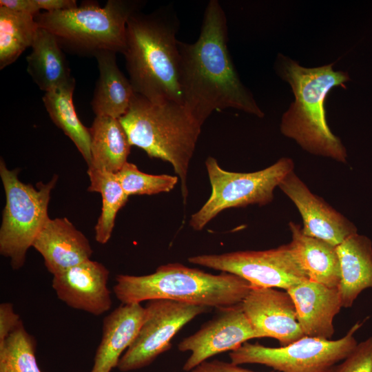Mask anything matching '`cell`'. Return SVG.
<instances>
[{"mask_svg": "<svg viewBox=\"0 0 372 372\" xmlns=\"http://www.w3.org/2000/svg\"><path fill=\"white\" fill-rule=\"evenodd\" d=\"M31 48L27 71L40 90L47 92L75 82L54 34L39 28Z\"/></svg>", "mask_w": 372, "mask_h": 372, "instance_id": "7402d4cb", "label": "cell"}, {"mask_svg": "<svg viewBox=\"0 0 372 372\" xmlns=\"http://www.w3.org/2000/svg\"><path fill=\"white\" fill-rule=\"evenodd\" d=\"M219 313L178 345L180 351H191L183 369L191 371L216 354L234 351L254 338H263L245 313L241 303L218 309Z\"/></svg>", "mask_w": 372, "mask_h": 372, "instance_id": "7c38bea8", "label": "cell"}, {"mask_svg": "<svg viewBox=\"0 0 372 372\" xmlns=\"http://www.w3.org/2000/svg\"><path fill=\"white\" fill-rule=\"evenodd\" d=\"M0 6L14 12L30 14L34 17L41 10L36 0H1Z\"/></svg>", "mask_w": 372, "mask_h": 372, "instance_id": "1f68e13d", "label": "cell"}, {"mask_svg": "<svg viewBox=\"0 0 372 372\" xmlns=\"http://www.w3.org/2000/svg\"><path fill=\"white\" fill-rule=\"evenodd\" d=\"M336 248L341 269L338 289L342 308H349L364 290L372 288V242L357 233Z\"/></svg>", "mask_w": 372, "mask_h": 372, "instance_id": "d6986e66", "label": "cell"}, {"mask_svg": "<svg viewBox=\"0 0 372 372\" xmlns=\"http://www.w3.org/2000/svg\"><path fill=\"white\" fill-rule=\"evenodd\" d=\"M329 372H372V337L359 342L354 350Z\"/></svg>", "mask_w": 372, "mask_h": 372, "instance_id": "f1b7e54d", "label": "cell"}, {"mask_svg": "<svg viewBox=\"0 0 372 372\" xmlns=\"http://www.w3.org/2000/svg\"><path fill=\"white\" fill-rule=\"evenodd\" d=\"M190 263L236 275L251 286L289 288L309 280L290 244L265 251H239L188 258Z\"/></svg>", "mask_w": 372, "mask_h": 372, "instance_id": "30bf717a", "label": "cell"}, {"mask_svg": "<svg viewBox=\"0 0 372 372\" xmlns=\"http://www.w3.org/2000/svg\"><path fill=\"white\" fill-rule=\"evenodd\" d=\"M21 322L10 302L0 304V346Z\"/></svg>", "mask_w": 372, "mask_h": 372, "instance_id": "f546056e", "label": "cell"}, {"mask_svg": "<svg viewBox=\"0 0 372 372\" xmlns=\"http://www.w3.org/2000/svg\"><path fill=\"white\" fill-rule=\"evenodd\" d=\"M119 121L132 146L172 165L180 180L185 203L189 165L203 125L181 103H154L136 92L129 110Z\"/></svg>", "mask_w": 372, "mask_h": 372, "instance_id": "5b68a950", "label": "cell"}, {"mask_svg": "<svg viewBox=\"0 0 372 372\" xmlns=\"http://www.w3.org/2000/svg\"><path fill=\"white\" fill-rule=\"evenodd\" d=\"M191 372H256L242 368L231 362L217 360L211 362L205 361L196 366ZM273 372V371H272Z\"/></svg>", "mask_w": 372, "mask_h": 372, "instance_id": "4dcf8cb0", "label": "cell"}, {"mask_svg": "<svg viewBox=\"0 0 372 372\" xmlns=\"http://www.w3.org/2000/svg\"><path fill=\"white\" fill-rule=\"evenodd\" d=\"M145 309L139 332L117 365L121 371L136 370L151 364L171 348L172 338L183 326L211 308L170 300H152Z\"/></svg>", "mask_w": 372, "mask_h": 372, "instance_id": "8fae6325", "label": "cell"}, {"mask_svg": "<svg viewBox=\"0 0 372 372\" xmlns=\"http://www.w3.org/2000/svg\"><path fill=\"white\" fill-rule=\"evenodd\" d=\"M278 187L300 212L304 234L337 247L348 237L358 233L351 222L313 194L293 171L283 178Z\"/></svg>", "mask_w": 372, "mask_h": 372, "instance_id": "5bb4252c", "label": "cell"}, {"mask_svg": "<svg viewBox=\"0 0 372 372\" xmlns=\"http://www.w3.org/2000/svg\"><path fill=\"white\" fill-rule=\"evenodd\" d=\"M145 1H84L71 10L39 13L34 17L39 28L54 34L62 49L79 55L93 56L101 51L123 52L126 26L130 16L141 11Z\"/></svg>", "mask_w": 372, "mask_h": 372, "instance_id": "8992f818", "label": "cell"}, {"mask_svg": "<svg viewBox=\"0 0 372 372\" xmlns=\"http://www.w3.org/2000/svg\"><path fill=\"white\" fill-rule=\"evenodd\" d=\"M205 166L211 187L209 199L189 220L196 231L205 226L220 211L249 205H265L273 198V191L283 178L293 171V162L283 157L271 166L254 172L240 173L224 170L216 159L209 156Z\"/></svg>", "mask_w": 372, "mask_h": 372, "instance_id": "ba28073f", "label": "cell"}, {"mask_svg": "<svg viewBox=\"0 0 372 372\" xmlns=\"http://www.w3.org/2000/svg\"><path fill=\"white\" fill-rule=\"evenodd\" d=\"M241 305L263 338H275L281 347L305 336L298 321L294 302L286 290L251 286Z\"/></svg>", "mask_w": 372, "mask_h": 372, "instance_id": "4fadbf2b", "label": "cell"}, {"mask_svg": "<svg viewBox=\"0 0 372 372\" xmlns=\"http://www.w3.org/2000/svg\"><path fill=\"white\" fill-rule=\"evenodd\" d=\"M115 174L128 196L134 194L152 195L169 192L178 181L177 176L146 174L140 171L136 165L128 162Z\"/></svg>", "mask_w": 372, "mask_h": 372, "instance_id": "83f0119b", "label": "cell"}, {"mask_svg": "<svg viewBox=\"0 0 372 372\" xmlns=\"http://www.w3.org/2000/svg\"><path fill=\"white\" fill-rule=\"evenodd\" d=\"M364 322H356L338 340L304 336L279 347L246 342L229 355L231 362L237 365L259 364L279 372H329L356 347L358 342L354 335Z\"/></svg>", "mask_w": 372, "mask_h": 372, "instance_id": "9c48e42d", "label": "cell"}, {"mask_svg": "<svg viewBox=\"0 0 372 372\" xmlns=\"http://www.w3.org/2000/svg\"><path fill=\"white\" fill-rule=\"evenodd\" d=\"M94 57L99 77L91 101L92 110L96 116L119 119L129 110L135 92L130 80L116 64V52L101 51Z\"/></svg>", "mask_w": 372, "mask_h": 372, "instance_id": "44dd1931", "label": "cell"}, {"mask_svg": "<svg viewBox=\"0 0 372 372\" xmlns=\"http://www.w3.org/2000/svg\"><path fill=\"white\" fill-rule=\"evenodd\" d=\"M287 291L304 335L330 340L335 331L333 319L342 308L338 288L307 280Z\"/></svg>", "mask_w": 372, "mask_h": 372, "instance_id": "e0dca14e", "label": "cell"}, {"mask_svg": "<svg viewBox=\"0 0 372 372\" xmlns=\"http://www.w3.org/2000/svg\"><path fill=\"white\" fill-rule=\"evenodd\" d=\"M75 82L47 92L42 100L53 123L68 136L83 156L87 166L91 163L90 134L77 116L73 104Z\"/></svg>", "mask_w": 372, "mask_h": 372, "instance_id": "cb8c5ba5", "label": "cell"}, {"mask_svg": "<svg viewBox=\"0 0 372 372\" xmlns=\"http://www.w3.org/2000/svg\"><path fill=\"white\" fill-rule=\"evenodd\" d=\"M40 10L46 12H56L77 8L75 0H36Z\"/></svg>", "mask_w": 372, "mask_h": 372, "instance_id": "d6a6232c", "label": "cell"}, {"mask_svg": "<svg viewBox=\"0 0 372 372\" xmlns=\"http://www.w3.org/2000/svg\"><path fill=\"white\" fill-rule=\"evenodd\" d=\"M333 65L304 68L282 54L278 55L276 72L290 85L295 97L282 115L280 131L308 152L345 163L346 149L327 121L325 101L334 87L346 89L344 83L350 77L346 72L333 70Z\"/></svg>", "mask_w": 372, "mask_h": 372, "instance_id": "3957f363", "label": "cell"}, {"mask_svg": "<svg viewBox=\"0 0 372 372\" xmlns=\"http://www.w3.org/2000/svg\"><path fill=\"white\" fill-rule=\"evenodd\" d=\"M227 25L217 0L208 2L197 41H178L179 85L183 106L200 124L214 111L234 108L263 117L242 84L227 48Z\"/></svg>", "mask_w": 372, "mask_h": 372, "instance_id": "6da1fadb", "label": "cell"}, {"mask_svg": "<svg viewBox=\"0 0 372 372\" xmlns=\"http://www.w3.org/2000/svg\"><path fill=\"white\" fill-rule=\"evenodd\" d=\"M109 276L103 264L90 259L53 276L52 286L68 306L100 316L112 306Z\"/></svg>", "mask_w": 372, "mask_h": 372, "instance_id": "9a60e30c", "label": "cell"}, {"mask_svg": "<svg viewBox=\"0 0 372 372\" xmlns=\"http://www.w3.org/2000/svg\"><path fill=\"white\" fill-rule=\"evenodd\" d=\"M179 20L172 6L134 12L126 26L123 54L134 92L154 103L183 104L179 85Z\"/></svg>", "mask_w": 372, "mask_h": 372, "instance_id": "7a4b0ae2", "label": "cell"}, {"mask_svg": "<svg viewBox=\"0 0 372 372\" xmlns=\"http://www.w3.org/2000/svg\"><path fill=\"white\" fill-rule=\"evenodd\" d=\"M292 251L309 280L330 288H338L341 269L336 247L304 234L300 225L289 224Z\"/></svg>", "mask_w": 372, "mask_h": 372, "instance_id": "ffe728a7", "label": "cell"}, {"mask_svg": "<svg viewBox=\"0 0 372 372\" xmlns=\"http://www.w3.org/2000/svg\"><path fill=\"white\" fill-rule=\"evenodd\" d=\"M89 131L91 163L88 167L117 173L127 162L132 147L119 119L97 116Z\"/></svg>", "mask_w": 372, "mask_h": 372, "instance_id": "603a6c76", "label": "cell"}, {"mask_svg": "<svg viewBox=\"0 0 372 372\" xmlns=\"http://www.w3.org/2000/svg\"><path fill=\"white\" fill-rule=\"evenodd\" d=\"M145 309L140 303L122 304L103 322V333L90 372H110L132 345L143 323Z\"/></svg>", "mask_w": 372, "mask_h": 372, "instance_id": "ac0fdd59", "label": "cell"}, {"mask_svg": "<svg viewBox=\"0 0 372 372\" xmlns=\"http://www.w3.org/2000/svg\"><path fill=\"white\" fill-rule=\"evenodd\" d=\"M39 26L34 17L0 6V69L32 47Z\"/></svg>", "mask_w": 372, "mask_h": 372, "instance_id": "484cf974", "label": "cell"}, {"mask_svg": "<svg viewBox=\"0 0 372 372\" xmlns=\"http://www.w3.org/2000/svg\"><path fill=\"white\" fill-rule=\"evenodd\" d=\"M251 287L248 281L230 273L214 275L168 263L148 275L119 274L113 290L122 304L170 300L222 309L241 303Z\"/></svg>", "mask_w": 372, "mask_h": 372, "instance_id": "277c9868", "label": "cell"}, {"mask_svg": "<svg viewBox=\"0 0 372 372\" xmlns=\"http://www.w3.org/2000/svg\"><path fill=\"white\" fill-rule=\"evenodd\" d=\"M0 372H42L36 357V342L22 321L0 346Z\"/></svg>", "mask_w": 372, "mask_h": 372, "instance_id": "4316f807", "label": "cell"}, {"mask_svg": "<svg viewBox=\"0 0 372 372\" xmlns=\"http://www.w3.org/2000/svg\"><path fill=\"white\" fill-rule=\"evenodd\" d=\"M89 192H99L102 198L101 212L94 227L95 240L105 244L110 240L118 211L126 204L125 193L115 173L88 167Z\"/></svg>", "mask_w": 372, "mask_h": 372, "instance_id": "d4e9b609", "label": "cell"}, {"mask_svg": "<svg viewBox=\"0 0 372 372\" xmlns=\"http://www.w3.org/2000/svg\"><path fill=\"white\" fill-rule=\"evenodd\" d=\"M19 172V169H9L1 158L0 176L6 205L0 228V253L10 259L14 270L23 266L28 249L50 218L48 204L58 179V176L54 175L47 183H38L36 188L21 182Z\"/></svg>", "mask_w": 372, "mask_h": 372, "instance_id": "52a82bcc", "label": "cell"}, {"mask_svg": "<svg viewBox=\"0 0 372 372\" xmlns=\"http://www.w3.org/2000/svg\"><path fill=\"white\" fill-rule=\"evenodd\" d=\"M48 271L59 274L90 260L92 248L87 237L67 218H50L33 242Z\"/></svg>", "mask_w": 372, "mask_h": 372, "instance_id": "2e32d148", "label": "cell"}]
</instances>
